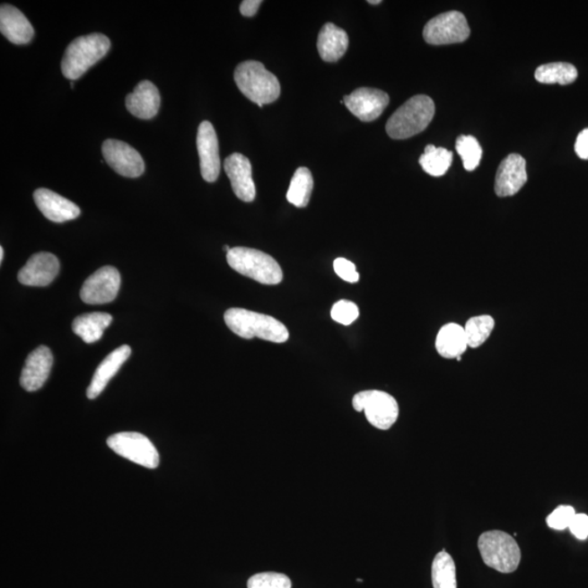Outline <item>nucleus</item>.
<instances>
[{
  "mask_svg": "<svg viewBox=\"0 0 588 588\" xmlns=\"http://www.w3.org/2000/svg\"><path fill=\"white\" fill-rule=\"evenodd\" d=\"M4 260V248L0 247V262Z\"/></svg>",
  "mask_w": 588,
  "mask_h": 588,
  "instance_id": "39",
  "label": "nucleus"
},
{
  "mask_svg": "<svg viewBox=\"0 0 588 588\" xmlns=\"http://www.w3.org/2000/svg\"><path fill=\"white\" fill-rule=\"evenodd\" d=\"M434 116V104L431 97L413 96L390 118L386 131L391 139H408L426 130Z\"/></svg>",
  "mask_w": 588,
  "mask_h": 588,
  "instance_id": "4",
  "label": "nucleus"
},
{
  "mask_svg": "<svg viewBox=\"0 0 588 588\" xmlns=\"http://www.w3.org/2000/svg\"><path fill=\"white\" fill-rule=\"evenodd\" d=\"M120 274L112 266L96 270L82 285L80 296L86 304H106L114 301L119 293Z\"/></svg>",
  "mask_w": 588,
  "mask_h": 588,
  "instance_id": "10",
  "label": "nucleus"
},
{
  "mask_svg": "<svg viewBox=\"0 0 588 588\" xmlns=\"http://www.w3.org/2000/svg\"><path fill=\"white\" fill-rule=\"evenodd\" d=\"M33 197L39 211L50 222L61 224L80 216L81 209L78 206L48 189H38Z\"/></svg>",
  "mask_w": 588,
  "mask_h": 588,
  "instance_id": "18",
  "label": "nucleus"
},
{
  "mask_svg": "<svg viewBox=\"0 0 588 588\" xmlns=\"http://www.w3.org/2000/svg\"><path fill=\"white\" fill-rule=\"evenodd\" d=\"M434 588H457L456 565L447 551H441L434 557L432 566Z\"/></svg>",
  "mask_w": 588,
  "mask_h": 588,
  "instance_id": "28",
  "label": "nucleus"
},
{
  "mask_svg": "<svg viewBox=\"0 0 588 588\" xmlns=\"http://www.w3.org/2000/svg\"><path fill=\"white\" fill-rule=\"evenodd\" d=\"M368 4H382V0H370V2H368Z\"/></svg>",
  "mask_w": 588,
  "mask_h": 588,
  "instance_id": "38",
  "label": "nucleus"
},
{
  "mask_svg": "<svg viewBox=\"0 0 588 588\" xmlns=\"http://www.w3.org/2000/svg\"><path fill=\"white\" fill-rule=\"evenodd\" d=\"M234 81L240 92L259 107L279 99L278 79L259 61L249 60L240 64L234 70Z\"/></svg>",
  "mask_w": 588,
  "mask_h": 588,
  "instance_id": "2",
  "label": "nucleus"
},
{
  "mask_svg": "<svg viewBox=\"0 0 588 588\" xmlns=\"http://www.w3.org/2000/svg\"><path fill=\"white\" fill-rule=\"evenodd\" d=\"M112 321V316L107 313L83 314L74 320L73 330L85 344H94L103 336L106 329H109Z\"/></svg>",
  "mask_w": 588,
  "mask_h": 588,
  "instance_id": "24",
  "label": "nucleus"
},
{
  "mask_svg": "<svg viewBox=\"0 0 588 588\" xmlns=\"http://www.w3.org/2000/svg\"><path fill=\"white\" fill-rule=\"evenodd\" d=\"M233 190L238 198L243 202H253L257 197V188L252 178V166L248 157L240 153H234L224 162Z\"/></svg>",
  "mask_w": 588,
  "mask_h": 588,
  "instance_id": "16",
  "label": "nucleus"
},
{
  "mask_svg": "<svg viewBox=\"0 0 588 588\" xmlns=\"http://www.w3.org/2000/svg\"><path fill=\"white\" fill-rule=\"evenodd\" d=\"M535 79L543 84L567 85L577 79V69L567 63L546 64L536 69Z\"/></svg>",
  "mask_w": 588,
  "mask_h": 588,
  "instance_id": "25",
  "label": "nucleus"
},
{
  "mask_svg": "<svg viewBox=\"0 0 588 588\" xmlns=\"http://www.w3.org/2000/svg\"><path fill=\"white\" fill-rule=\"evenodd\" d=\"M569 530L577 540H586L588 537V515L576 513L574 520H572Z\"/></svg>",
  "mask_w": 588,
  "mask_h": 588,
  "instance_id": "35",
  "label": "nucleus"
},
{
  "mask_svg": "<svg viewBox=\"0 0 588 588\" xmlns=\"http://www.w3.org/2000/svg\"><path fill=\"white\" fill-rule=\"evenodd\" d=\"M334 269L337 275L347 283L355 284L360 279L356 272L355 265L344 258L337 259L334 262Z\"/></svg>",
  "mask_w": 588,
  "mask_h": 588,
  "instance_id": "34",
  "label": "nucleus"
},
{
  "mask_svg": "<svg viewBox=\"0 0 588 588\" xmlns=\"http://www.w3.org/2000/svg\"><path fill=\"white\" fill-rule=\"evenodd\" d=\"M227 262L235 272L259 284L278 285L283 281V270L276 259L262 250L233 248L227 253Z\"/></svg>",
  "mask_w": 588,
  "mask_h": 588,
  "instance_id": "5",
  "label": "nucleus"
},
{
  "mask_svg": "<svg viewBox=\"0 0 588 588\" xmlns=\"http://www.w3.org/2000/svg\"><path fill=\"white\" fill-rule=\"evenodd\" d=\"M101 151L106 162L120 176L137 178L145 171L140 153L125 142L106 140Z\"/></svg>",
  "mask_w": 588,
  "mask_h": 588,
  "instance_id": "11",
  "label": "nucleus"
},
{
  "mask_svg": "<svg viewBox=\"0 0 588 588\" xmlns=\"http://www.w3.org/2000/svg\"><path fill=\"white\" fill-rule=\"evenodd\" d=\"M262 0H244V2L240 4V13H241L244 17H254L258 13L260 4H262Z\"/></svg>",
  "mask_w": 588,
  "mask_h": 588,
  "instance_id": "37",
  "label": "nucleus"
},
{
  "mask_svg": "<svg viewBox=\"0 0 588 588\" xmlns=\"http://www.w3.org/2000/svg\"><path fill=\"white\" fill-rule=\"evenodd\" d=\"M313 186V176L308 168H298L291 179L287 192L288 202L300 208L308 206Z\"/></svg>",
  "mask_w": 588,
  "mask_h": 588,
  "instance_id": "26",
  "label": "nucleus"
},
{
  "mask_svg": "<svg viewBox=\"0 0 588 588\" xmlns=\"http://www.w3.org/2000/svg\"><path fill=\"white\" fill-rule=\"evenodd\" d=\"M107 444L118 456L147 469H156L160 464V454L154 444L145 434L124 432L112 434Z\"/></svg>",
  "mask_w": 588,
  "mask_h": 588,
  "instance_id": "8",
  "label": "nucleus"
},
{
  "mask_svg": "<svg viewBox=\"0 0 588 588\" xmlns=\"http://www.w3.org/2000/svg\"><path fill=\"white\" fill-rule=\"evenodd\" d=\"M293 582L289 577L276 572H264L250 577L248 588H291Z\"/></svg>",
  "mask_w": 588,
  "mask_h": 588,
  "instance_id": "31",
  "label": "nucleus"
},
{
  "mask_svg": "<svg viewBox=\"0 0 588 588\" xmlns=\"http://www.w3.org/2000/svg\"><path fill=\"white\" fill-rule=\"evenodd\" d=\"M456 150L461 156L465 171H473L479 166L483 151L479 143L472 136H460L456 142Z\"/></svg>",
  "mask_w": 588,
  "mask_h": 588,
  "instance_id": "30",
  "label": "nucleus"
},
{
  "mask_svg": "<svg viewBox=\"0 0 588 588\" xmlns=\"http://www.w3.org/2000/svg\"><path fill=\"white\" fill-rule=\"evenodd\" d=\"M469 347L464 327L450 323L442 327L436 338V349L444 359L461 360Z\"/></svg>",
  "mask_w": 588,
  "mask_h": 588,
  "instance_id": "23",
  "label": "nucleus"
},
{
  "mask_svg": "<svg viewBox=\"0 0 588 588\" xmlns=\"http://www.w3.org/2000/svg\"><path fill=\"white\" fill-rule=\"evenodd\" d=\"M495 329V320L489 315H479L472 317L464 326L465 336H467L469 347L477 349L488 340Z\"/></svg>",
  "mask_w": 588,
  "mask_h": 588,
  "instance_id": "29",
  "label": "nucleus"
},
{
  "mask_svg": "<svg viewBox=\"0 0 588 588\" xmlns=\"http://www.w3.org/2000/svg\"><path fill=\"white\" fill-rule=\"evenodd\" d=\"M53 363V353L48 347L40 346L31 352L20 377L23 390L30 392L40 390L48 381Z\"/></svg>",
  "mask_w": 588,
  "mask_h": 588,
  "instance_id": "17",
  "label": "nucleus"
},
{
  "mask_svg": "<svg viewBox=\"0 0 588 588\" xmlns=\"http://www.w3.org/2000/svg\"><path fill=\"white\" fill-rule=\"evenodd\" d=\"M360 312L353 302L341 300L332 306V320L341 325L349 326L359 317Z\"/></svg>",
  "mask_w": 588,
  "mask_h": 588,
  "instance_id": "32",
  "label": "nucleus"
},
{
  "mask_svg": "<svg viewBox=\"0 0 588 588\" xmlns=\"http://www.w3.org/2000/svg\"><path fill=\"white\" fill-rule=\"evenodd\" d=\"M528 181L526 162L519 154H510L501 162L495 180V192L499 197H513Z\"/></svg>",
  "mask_w": 588,
  "mask_h": 588,
  "instance_id": "15",
  "label": "nucleus"
},
{
  "mask_svg": "<svg viewBox=\"0 0 588 588\" xmlns=\"http://www.w3.org/2000/svg\"><path fill=\"white\" fill-rule=\"evenodd\" d=\"M575 150L581 160H588V127L581 131L580 135L577 136Z\"/></svg>",
  "mask_w": 588,
  "mask_h": 588,
  "instance_id": "36",
  "label": "nucleus"
},
{
  "mask_svg": "<svg viewBox=\"0 0 588 588\" xmlns=\"http://www.w3.org/2000/svg\"><path fill=\"white\" fill-rule=\"evenodd\" d=\"M59 268V260L54 254L37 253L20 269L18 279L24 285L46 287L57 277Z\"/></svg>",
  "mask_w": 588,
  "mask_h": 588,
  "instance_id": "14",
  "label": "nucleus"
},
{
  "mask_svg": "<svg viewBox=\"0 0 588 588\" xmlns=\"http://www.w3.org/2000/svg\"><path fill=\"white\" fill-rule=\"evenodd\" d=\"M127 110L139 119H152L161 107L160 91L150 81H142L126 99Z\"/></svg>",
  "mask_w": 588,
  "mask_h": 588,
  "instance_id": "19",
  "label": "nucleus"
},
{
  "mask_svg": "<svg viewBox=\"0 0 588 588\" xmlns=\"http://www.w3.org/2000/svg\"><path fill=\"white\" fill-rule=\"evenodd\" d=\"M357 412L364 411L371 426L387 431L399 417V405L390 393L381 391H365L356 393L352 400Z\"/></svg>",
  "mask_w": 588,
  "mask_h": 588,
  "instance_id": "7",
  "label": "nucleus"
},
{
  "mask_svg": "<svg viewBox=\"0 0 588 588\" xmlns=\"http://www.w3.org/2000/svg\"><path fill=\"white\" fill-rule=\"evenodd\" d=\"M130 355L131 347L124 345L105 357L103 362L96 368L88 391H86V396L91 400H93V399L99 397L104 391L111 378L117 374L118 371L129 359Z\"/></svg>",
  "mask_w": 588,
  "mask_h": 588,
  "instance_id": "20",
  "label": "nucleus"
},
{
  "mask_svg": "<svg viewBox=\"0 0 588 588\" xmlns=\"http://www.w3.org/2000/svg\"><path fill=\"white\" fill-rule=\"evenodd\" d=\"M347 46H349V37L345 30L329 22L321 28L317 39V49L321 59L326 63L338 61L346 54Z\"/></svg>",
  "mask_w": 588,
  "mask_h": 588,
  "instance_id": "22",
  "label": "nucleus"
},
{
  "mask_svg": "<svg viewBox=\"0 0 588 588\" xmlns=\"http://www.w3.org/2000/svg\"><path fill=\"white\" fill-rule=\"evenodd\" d=\"M228 329L244 339L259 338L275 344L289 339V331L274 317L244 309H229L224 313Z\"/></svg>",
  "mask_w": 588,
  "mask_h": 588,
  "instance_id": "1",
  "label": "nucleus"
},
{
  "mask_svg": "<svg viewBox=\"0 0 588 588\" xmlns=\"http://www.w3.org/2000/svg\"><path fill=\"white\" fill-rule=\"evenodd\" d=\"M470 30L465 15L459 12H448L437 15L424 28L423 37L431 45H448L465 42Z\"/></svg>",
  "mask_w": 588,
  "mask_h": 588,
  "instance_id": "9",
  "label": "nucleus"
},
{
  "mask_svg": "<svg viewBox=\"0 0 588 588\" xmlns=\"http://www.w3.org/2000/svg\"><path fill=\"white\" fill-rule=\"evenodd\" d=\"M110 49V40L104 34L93 33L80 37L66 48L61 70L71 81L81 78L92 66L103 59Z\"/></svg>",
  "mask_w": 588,
  "mask_h": 588,
  "instance_id": "3",
  "label": "nucleus"
},
{
  "mask_svg": "<svg viewBox=\"0 0 588 588\" xmlns=\"http://www.w3.org/2000/svg\"><path fill=\"white\" fill-rule=\"evenodd\" d=\"M452 153L446 148L427 145L424 154L419 157V165L428 175L442 177L452 167Z\"/></svg>",
  "mask_w": 588,
  "mask_h": 588,
  "instance_id": "27",
  "label": "nucleus"
},
{
  "mask_svg": "<svg viewBox=\"0 0 588 588\" xmlns=\"http://www.w3.org/2000/svg\"><path fill=\"white\" fill-rule=\"evenodd\" d=\"M575 514V510L571 505H560V507L552 511L549 518H547V525L556 531L569 529Z\"/></svg>",
  "mask_w": 588,
  "mask_h": 588,
  "instance_id": "33",
  "label": "nucleus"
},
{
  "mask_svg": "<svg viewBox=\"0 0 588 588\" xmlns=\"http://www.w3.org/2000/svg\"><path fill=\"white\" fill-rule=\"evenodd\" d=\"M478 545L486 566L500 574H513L518 569L521 550L513 536L503 531H485Z\"/></svg>",
  "mask_w": 588,
  "mask_h": 588,
  "instance_id": "6",
  "label": "nucleus"
},
{
  "mask_svg": "<svg viewBox=\"0 0 588 588\" xmlns=\"http://www.w3.org/2000/svg\"><path fill=\"white\" fill-rule=\"evenodd\" d=\"M390 101V95L386 92L371 88L357 89L344 97L347 109L364 122L374 121L380 118Z\"/></svg>",
  "mask_w": 588,
  "mask_h": 588,
  "instance_id": "13",
  "label": "nucleus"
},
{
  "mask_svg": "<svg viewBox=\"0 0 588 588\" xmlns=\"http://www.w3.org/2000/svg\"><path fill=\"white\" fill-rule=\"evenodd\" d=\"M199 168L204 180L215 182L221 173L222 162L216 131L209 121H203L197 131Z\"/></svg>",
  "mask_w": 588,
  "mask_h": 588,
  "instance_id": "12",
  "label": "nucleus"
},
{
  "mask_svg": "<svg viewBox=\"0 0 588 588\" xmlns=\"http://www.w3.org/2000/svg\"><path fill=\"white\" fill-rule=\"evenodd\" d=\"M0 31L4 38L15 45L28 44L34 37L32 24L12 4H3L0 8Z\"/></svg>",
  "mask_w": 588,
  "mask_h": 588,
  "instance_id": "21",
  "label": "nucleus"
}]
</instances>
